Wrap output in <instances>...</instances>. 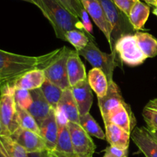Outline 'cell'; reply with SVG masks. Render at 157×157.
Returning <instances> with one entry per match:
<instances>
[{
    "instance_id": "cell-36",
    "label": "cell",
    "mask_w": 157,
    "mask_h": 157,
    "mask_svg": "<svg viewBox=\"0 0 157 157\" xmlns=\"http://www.w3.org/2000/svg\"><path fill=\"white\" fill-rule=\"evenodd\" d=\"M29 157H48V150L37 153H29Z\"/></svg>"
},
{
    "instance_id": "cell-28",
    "label": "cell",
    "mask_w": 157,
    "mask_h": 157,
    "mask_svg": "<svg viewBox=\"0 0 157 157\" xmlns=\"http://www.w3.org/2000/svg\"><path fill=\"white\" fill-rule=\"evenodd\" d=\"M80 125L90 136H93L100 140L106 139L105 133H104L101 127L90 113L80 116Z\"/></svg>"
},
{
    "instance_id": "cell-15",
    "label": "cell",
    "mask_w": 157,
    "mask_h": 157,
    "mask_svg": "<svg viewBox=\"0 0 157 157\" xmlns=\"http://www.w3.org/2000/svg\"><path fill=\"white\" fill-rule=\"evenodd\" d=\"M40 135L45 143L48 151H54L56 147L58 139V123H57L55 110L52 109L48 117L39 125Z\"/></svg>"
},
{
    "instance_id": "cell-11",
    "label": "cell",
    "mask_w": 157,
    "mask_h": 157,
    "mask_svg": "<svg viewBox=\"0 0 157 157\" xmlns=\"http://www.w3.org/2000/svg\"><path fill=\"white\" fill-rule=\"evenodd\" d=\"M10 136L15 142L21 146L28 153L47 150L45 143L42 136L35 132L25 130L20 127Z\"/></svg>"
},
{
    "instance_id": "cell-1",
    "label": "cell",
    "mask_w": 157,
    "mask_h": 157,
    "mask_svg": "<svg viewBox=\"0 0 157 157\" xmlns=\"http://www.w3.org/2000/svg\"><path fill=\"white\" fill-rule=\"evenodd\" d=\"M60 52L61 48H58L40 56H27L0 49V87L4 84L15 82L30 71L44 70Z\"/></svg>"
},
{
    "instance_id": "cell-26",
    "label": "cell",
    "mask_w": 157,
    "mask_h": 157,
    "mask_svg": "<svg viewBox=\"0 0 157 157\" xmlns=\"http://www.w3.org/2000/svg\"><path fill=\"white\" fill-rule=\"evenodd\" d=\"M41 90L52 108L56 110L64 90L47 79L41 86Z\"/></svg>"
},
{
    "instance_id": "cell-10",
    "label": "cell",
    "mask_w": 157,
    "mask_h": 157,
    "mask_svg": "<svg viewBox=\"0 0 157 157\" xmlns=\"http://www.w3.org/2000/svg\"><path fill=\"white\" fill-rule=\"evenodd\" d=\"M58 132L57 144L54 151L67 156H75L71 143L70 131L68 128V121L62 113L55 110Z\"/></svg>"
},
{
    "instance_id": "cell-27",
    "label": "cell",
    "mask_w": 157,
    "mask_h": 157,
    "mask_svg": "<svg viewBox=\"0 0 157 157\" xmlns=\"http://www.w3.org/2000/svg\"><path fill=\"white\" fill-rule=\"evenodd\" d=\"M65 39L71 44L78 52L84 48L90 40L94 41V36L79 30H71L67 32L65 34Z\"/></svg>"
},
{
    "instance_id": "cell-20",
    "label": "cell",
    "mask_w": 157,
    "mask_h": 157,
    "mask_svg": "<svg viewBox=\"0 0 157 157\" xmlns=\"http://www.w3.org/2000/svg\"><path fill=\"white\" fill-rule=\"evenodd\" d=\"M45 80L44 70L35 69L20 77L14 82V84L16 89L32 90L41 88Z\"/></svg>"
},
{
    "instance_id": "cell-44",
    "label": "cell",
    "mask_w": 157,
    "mask_h": 157,
    "mask_svg": "<svg viewBox=\"0 0 157 157\" xmlns=\"http://www.w3.org/2000/svg\"><path fill=\"white\" fill-rule=\"evenodd\" d=\"M0 135H1V127H0Z\"/></svg>"
},
{
    "instance_id": "cell-34",
    "label": "cell",
    "mask_w": 157,
    "mask_h": 157,
    "mask_svg": "<svg viewBox=\"0 0 157 157\" xmlns=\"http://www.w3.org/2000/svg\"><path fill=\"white\" fill-rule=\"evenodd\" d=\"M80 19H81V22H82L85 32L87 34L93 36V25H92L91 21H90V15H88V13L86 12V10L84 9L82 10Z\"/></svg>"
},
{
    "instance_id": "cell-5",
    "label": "cell",
    "mask_w": 157,
    "mask_h": 157,
    "mask_svg": "<svg viewBox=\"0 0 157 157\" xmlns=\"http://www.w3.org/2000/svg\"><path fill=\"white\" fill-rule=\"evenodd\" d=\"M114 52L122 62L131 67L140 65L147 58L140 48L134 34L121 36L115 44Z\"/></svg>"
},
{
    "instance_id": "cell-25",
    "label": "cell",
    "mask_w": 157,
    "mask_h": 157,
    "mask_svg": "<svg viewBox=\"0 0 157 157\" xmlns=\"http://www.w3.org/2000/svg\"><path fill=\"white\" fill-rule=\"evenodd\" d=\"M0 150L7 157H29L26 150L9 136L0 135Z\"/></svg>"
},
{
    "instance_id": "cell-22",
    "label": "cell",
    "mask_w": 157,
    "mask_h": 157,
    "mask_svg": "<svg viewBox=\"0 0 157 157\" xmlns=\"http://www.w3.org/2000/svg\"><path fill=\"white\" fill-rule=\"evenodd\" d=\"M150 6L139 0L135 3L130 12L128 18L134 31L143 30L150 16Z\"/></svg>"
},
{
    "instance_id": "cell-41",
    "label": "cell",
    "mask_w": 157,
    "mask_h": 157,
    "mask_svg": "<svg viewBox=\"0 0 157 157\" xmlns=\"http://www.w3.org/2000/svg\"><path fill=\"white\" fill-rule=\"evenodd\" d=\"M22 1H25V2H29V3H32V4L35 5V2H34L33 0H22Z\"/></svg>"
},
{
    "instance_id": "cell-14",
    "label": "cell",
    "mask_w": 157,
    "mask_h": 157,
    "mask_svg": "<svg viewBox=\"0 0 157 157\" xmlns=\"http://www.w3.org/2000/svg\"><path fill=\"white\" fill-rule=\"evenodd\" d=\"M71 89L78 105L80 116L90 113L93 104V93L87 79L80 81L71 87Z\"/></svg>"
},
{
    "instance_id": "cell-7",
    "label": "cell",
    "mask_w": 157,
    "mask_h": 157,
    "mask_svg": "<svg viewBox=\"0 0 157 157\" xmlns=\"http://www.w3.org/2000/svg\"><path fill=\"white\" fill-rule=\"evenodd\" d=\"M0 127L1 135L9 136L20 128L14 95L0 94Z\"/></svg>"
},
{
    "instance_id": "cell-37",
    "label": "cell",
    "mask_w": 157,
    "mask_h": 157,
    "mask_svg": "<svg viewBox=\"0 0 157 157\" xmlns=\"http://www.w3.org/2000/svg\"><path fill=\"white\" fill-rule=\"evenodd\" d=\"M48 157H77L76 156H67L58 153L55 151H48Z\"/></svg>"
},
{
    "instance_id": "cell-39",
    "label": "cell",
    "mask_w": 157,
    "mask_h": 157,
    "mask_svg": "<svg viewBox=\"0 0 157 157\" xmlns=\"http://www.w3.org/2000/svg\"><path fill=\"white\" fill-rule=\"evenodd\" d=\"M150 130V133L152 134V136L155 138V140L157 141V130H153V129H148Z\"/></svg>"
},
{
    "instance_id": "cell-23",
    "label": "cell",
    "mask_w": 157,
    "mask_h": 157,
    "mask_svg": "<svg viewBox=\"0 0 157 157\" xmlns=\"http://www.w3.org/2000/svg\"><path fill=\"white\" fill-rule=\"evenodd\" d=\"M87 81L98 98H104L107 94L109 82L106 75L101 69L93 67L89 71Z\"/></svg>"
},
{
    "instance_id": "cell-38",
    "label": "cell",
    "mask_w": 157,
    "mask_h": 157,
    "mask_svg": "<svg viewBox=\"0 0 157 157\" xmlns=\"http://www.w3.org/2000/svg\"><path fill=\"white\" fill-rule=\"evenodd\" d=\"M143 1L145 2L146 4L150 5V6H154V7H155L157 0H143Z\"/></svg>"
},
{
    "instance_id": "cell-8",
    "label": "cell",
    "mask_w": 157,
    "mask_h": 157,
    "mask_svg": "<svg viewBox=\"0 0 157 157\" xmlns=\"http://www.w3.org/2000/svg\"><path fill=\"white\" fill-rule=\"evenodd\" d=\"M67 125L75 156L77 157H93L96 150V145L91 136L80 124L68 122Z\"/></svg>"
},
{
    "instance_id": "cell-19",
    "label": "cell",
    "mask_w": 157,
    "mask_h": 157,
    "mask_svg": "<svg viewBox=\"0 0 157 157\" xmlns=\"http://www.w3.org/2000/svg\"><path fill=\"white\" fill-rule=\"evenodd\" d=\"M56 110L62 113L68 122L80 124L79 110L71 88H67L63 91Z\"/></svg>"
},
{
    "instance_id": "cell-6",
    "label": "cell",
    "mask_w": 157,
    "mask_h": 157,
    "mask_svg": "<svg viewBox=\"0 0 157 157\" xmlns=\"http://www.w3.org/2000/svg\"><path fill=\"white\" fill-rule=\"evenodd\" d=\"M71 49L62 47L58 56L44 69L46 79L62 90L71 88L67 72V62Z\"/></svg>"
},
{
    "instance_id": "cell-40",
    "label": "cell",
    "mask_w": 157,
    "mask_h": 157,
    "mask_svg": "<svg viewBox=\"0 0 157 157\" xmlns=\"http://www.w3.org/2000/svg\"><path fill=\"white\" fill-rule=\"evenodd\" d=\"M153 13L157 17V6L154 7V9H153Z\"/></svg>"
},
{
    "instance_id": "cell-9",
    "label": "cell",
    "mask_w": 157,
    "mask_h": 157,
    "mask_svg": "<svg viewBox=\"0 0 157 157\" xmlns=\"http://www.w3.org/2000/svg\"><path fill=\"white\" fill-rule=\"evenodd\" d=\"M103 121L104 124H115L130 134L136 125V117L132 112L130 106L126 102L110 110L107 116L103 118Z\"/></svg>"
},
{
    "instance_id": "cell-4",
    "label": "cell",
    "mask_w": 157,
    "mask_h": 157,
    "mask_svg": "<svg viewBox=\"0 0 157 157\" xmlns=\"http://www.w3.org/2000/svg\"><path fill=\"white\" fill-rule=\"evenodd\" d=\"M80 56H83L94 67L99 68L107 76L108 82L113 81V71L118 66L117 54H107L98 48L94 41L90 40L84 48L78 52Z\"/></svg>"
},
{
    "instance_id": "cell-18",
    "label": "cell",
    "mask_w": 157,
    "mask_h": 157,
    "mask_svg": "<svg viewBox=\"0 0 157 157\" xmlns=\"http://www.w3.org/2000/svg\"><path fill=\"white\" fill-rule=\"evenodd\" d=\"M30 91L33 101L28 110L33 116L37 124L39 126L42 121L48 117L52 108L44 97L41 88L35 89Z\"/></svg>"
},
{
    "instance_id": "cell-30",
    "label": "cell",
    "mask_w": 157,
    "mask_h": 157,
    "mask_svg": "<svg viewBox=\"0 0 157 157\" xmlns=\"http://www.w3.org/2000/svg\"><path fill=\"white\" fill-rule=\"evenodd\" d=\"M142 114L147 128L157 130V98L150 100L146 104Z\"/></svg>"
},
{
    "instance_id": "cell-17",
    "label": "cell",
    "mask_w": 157,
    "mask_h": 157,
    "mask_svg": "<svg viewBox=\"0 0 157 157\" xmlns=\"http://www.w3.org/2000/svg\"><path fill=\"white\" fill-rule=\"evenodd\" d=\"M67 72L71 87L87 79L85 66L81 61L78 51H71L67 58Z\"/></svg>"
},
{
    "instance_id": "cell-31",
    "label": "cell",
    "mask_w": 157,
    "mask_h": 157,
    "mask_svg": "<svg viewBox=\"0 0 157 157\" xmlns=\"http://www.w3.org/2000/svg\"><path fill=\"white\" fill-rule=\"evenodd\" d=\"M14 98L16 105L25 110H28L30 107L33 101L30 90L23 89H16L14 94Z\"/></svg>"
},
{
    "instance_id": "cell-21",
    "label": "cell",
    "mask_w": 157,
    "mask_h": 157,
    "mask_svg": "<svg viewBox=\"0 0 157 157\" xmlns=\"http://www.w3.org/2000/svg\"><path fill=\"white\" fill-rule=\"evenodd\" d=\"M105 125L106 139L110 146L121 149H128L130 145V133L113 124Z\"/></svg>"
},
{
    "instance_id": "cell-24",
    "label": "cell",
    "mask_w": 157,
    "mask_h": 157,
    "mask_svg": "<svg viewBox=\"0 0 157 157\" xmlns=\"http://www.w3.org/2000/svg\"><path fill=\"white\" fill-rule=\"evenodd\" d=\"M137 44L143 53L148 58H154L157 55V39L147 32L140 31L135 32Z\"/></svg>"
},
{
    "instance_id": "cell-43",
    "label": "cell",
    "mask_w": 157,
    "mask_h": 157,
    "mask_svg": "<svg viewBox=\"0 0 157 157\" xmlns=\"http://www.w3.org/2000/svg\"><path fill=\"white\" fill-rule=\"evenodd\" d=\"M103 157H112V156H110V154H108V153H105V154H104V156H103Z\"/></svg>"
},
{
    "instance_id": "cell-3",
    "label": "cell",
    "mask_w": 157,
    "mask_h": 157,
    "mask_svg": "<svg viewBox=\"0 0 157 157\" xmlns=\"http://www.w3.org/2000/svg\"><path fill=\"white\" fill-rule=\"evenodd\" d=\"M99 2L111 27L110 48L111 53H115L114 46L117 41L123 35L132 34L134 29L130 24L128 16L121 12L112 0H99Z\"/></svg>"
},
{
    "instance_id": "cell-33",
    "label": "cell",
    "mask_w": 157,
    "mask_h": 157,
    "mask_svg": "<svg viewBox=\"0 0 157 157\" xmlns=\"http://www.w3.org/2000/svg\"><path fill=\"white\" fill-rule=\"evenodd\" d=\"M112 1L121 12H124L127 16H129L133 6L139 0H112Z\"/></svg>"
},
{
    "instance_id": "cell-13",
    "label": "cell",
    "mask_w": 157,
    "mask_h": 157,
    "mask_svg": "<svg viewBox=\"0 0 157 157\" xmlns=\"http://www.w3.org/2000/svg\"><path fill=\"white\" fill-rule=\"evenodd\" d=\"M132 140L146 157H157V141L147 127H135L130 134Z\"/></svg>"
},
{
    "instance_id": "cell-32",
    "label": "cell",
    "mask_w": 157,
    "mask_h": 157,
    "mask_svg": "<svg viewBox=\"0 0 157 157\" xmlns=\"http://www.w3.org/2000/svg\"><path fill=\"white\" fill-rule=\"evenodd\" d=\"M69 12L80 18L84 7L81 0H56Z\"/></svg>"
},
{
    "instance_id": "cell-35",
    "label": "cell",
    "mask_w": 157,
    "mask_h": 157,
    "mask_svg": "<svg viewBox=\"0 0 157 157\" xmlns=\"http://www.w3.org/2000/svg\"><path fill=\"white\" fill-rule=\"evenodd\" d=\"M104 152L110 154L112 157H128V149H121L109 146L105 149Z\"/></svg>"
},
{
    "instance_id": "cell-42",
    "label": "cell",
    "mask_w": 157,
    "mask_h": 157,
    "mask_svg": "<svg viewBox=\"0 0 157 157\" xmlns=\"http://www.w3.org/2000/svg\"><path fill=\"white\" fill-rule=\"evenodd\" d=\"M0 157H7L4 154V153H2V151L1 150H0Z\"/></svg>"
},
{
    "instance_id": "cell-2",
    "label": "cell",
    "mask_w": 157,
    "mask_h": 157,
    "mask_svg": "<svg viewBox=\"0 0 157 157\" xmlns=\"http://www.w3.org/2000/svg\"><path fill=\"white\" fill-rule=\"evenodd\" d=\"M33 1L35 6L39 8L44 16L51 23L55 35L59 39L66 41V32L71 30H79L86 32L81 19L72 15L56 0Z\"/></svg>"
},
{
    "instance_id": "cell-29",
    "label": "cell",
    "mask_w": 157,
    "mask_h": 157,
    "mask_svg": "<svg viewBox=\"0 0 157 157\" xmlns=\"http://www.w3.org/2000/svg\"><path fill=\"white\" fill-rule=\"evenodd\" d=\"M17 115H18V121L20 127L25 130H30L35 133L40 134V128L36 121L29 110L22 109L16 105Z\"/></svg>"
},
{
    "instance_id": "cell-16",
    "label": "cell",
    "mask_w": 157,
    "mask_h": 157,
    "mask_svg": "<svg viewBox=\"0 0 157 157\" xmlns=\"http://www.w3.org/2000/svg\"><path fill=\"white\" fill-rule=\"evenodd\" d=\"M98 101L102 118L105 117L107 113L113 108L125 102L119 87L113 80L109 81L107 94L104 98H98Z\"/></svg>"
},
{
    "instance_id": "cell-12",
    "label": "cell",
    "mask_w": 157,
    "mask_h": 157,
    "mask_svg": "<svg viewBox=\"0 0 157 157\" xmlns=\"http://www.w3.org/2000/svg\"><path fill=\"white\" fill-rule=\"evenodd\" d=\"M82 6L110 44L111 27L99 0H81Z\"/></svg>"
}]
</instances>
